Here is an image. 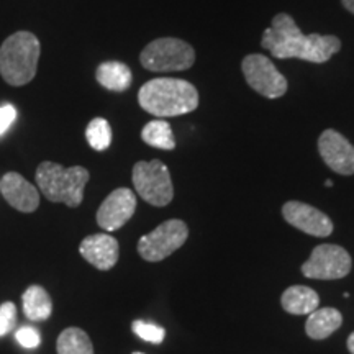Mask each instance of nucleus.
Returning <instances> with one entry per match:
<instances>
[{
    "instance_id": "nucleus-1",
    "label": "nucleus",
    "mask_w": 354,
    "mask_h": 354,
    "mask_svg": "<svg viewBox=\"0 0 354 354\" xmlns=\"http://www.w3.org/2000/svg\"><path fill=\"white\" fill-rule=\"evenodd\" d=\"M261 46L277 59H302L322 64L342 50V41L333 35H304L287 13H277L269 28L264 30Z\"/></svg>"
},
{
    "instance_id": "nucleus-2",
    "label": "nucleus",
    "mask_w": 354,
    "mask_h": 354,
    "mask_svg": "<svg viewBox=\"0 0 354 354\" xmlns=\"http://www.w3.org/2000/svg\"><path fill=\"white\" fill-rule=\"evenodd\" d=\"M138 102L145 112L154 117H179L198 107V92L184 79L158 77L140 88Z\"/></svg>"
},
{
    "instance_id": "nucleus-3",
    "label": "nucleus",
    "mask_w": 354,
    "mask_h": 354,
    "mask_svg": "<svg viewBox=\"0 0 354 354\" xmlns=\"http://www.w3.org/2000/svg\"><path fill=\"white\" fill-rule=\"evenodd\" d=\"M41 44L30 32H17L0 46V76L13 87L26 86L37 76Z\"/></svg>"
},
{
    "instance_id": "nucleus-4",
    "label": "nucleus",
    "mask_w": 354,
    "mask_h": 354,
    "mask_svg": "<svg viewBox=\"0 0 354 354\" xmlns=\"http://www.w3.org/2000/svg\"><path fill=\"white\" fill-rule=\"evenodd\" d=\"M37 184L50 202L66 203L76 209L84 201V189L88 183V171L82 166L64 167L57 162L44 161L37 169Z\"/></svg>"
},
{
    "instance_id": "nucleus-5",
    "label": "nucleus",
    "mask_w": 354,
    "mask_h": 354,
    "mask_svg": "<svg viewBox=\"0 0 354 354\" xmlns=\"http://www.w3.org/2000/svg\"><path fill=\"white\" fill-rule=\"evenodd\" d=\"M140 61L145 69L153 73H177L192 68L196 63V51L184 39L158 38L141 51Z\"/></svg>"
},
{
    "instance_id": "nucleus-6",
    "label": "nucleus",
    "mask_w": 354,
    "mask_h": 354,
    "mask_svg": "<svg viewBox=\"0 0 354 354\" xmlns=\"http://www.w3.org/2000/svg\"><path fill=\"white\" fill-rule=\"evenodd\" d=\"M131 177L138 196L154 207H166L174 197L169 169L159 159L138 161L133 166Z\"/></svg>"
},
{
    "instance_id": "nucleus-7",
    "label": "nucleus",
    "mask_w": 354,
    "mask_h": 354,
    "mask_svg": "<svg viewBox=\"0 0 354 354\" xmlns=\"http://www.w3.org/2000/svg\"><path fill=\"white\" fill-rule=\"evenodd\" d=\"M189 228L183 220H167L145 234L138 241V253L145 261L158 263L166 259L187 241Z\"/></svg>"
},
{
    "instance_id": "nucleus-8",
    "label": "nucleus",
    "mask_w": 354,
    "mask_h": 354,
    "mask_svg": "<svg viewBox=\"0 0 354 354\" xmlns=\"http://www.w3.org/2000/svg\"><path fill=\"white\" fill-rule=\"evenodd\" d=\"M243 74L253 91L258 92L266 99H279L286 95L287 79L279 73L272 61L264 55H250L241 63Z\"/></svg>"
},
{
    "instance_id": "nucleus-9",
    "label": "nucleus",
    "mask_w": 354,
    "mask_h": 354,
    "mask_svg": "<svg viewBox=\"0 0 354 354\" xmlns=\"http://www.w3.org/2000/svg\"><path fill=\"white\" fill-rule=\"evenodd\" d=\"M351 256L338 245H320L313 248L310 258L302 264V274L308 279L333 281L343 279L351 271Z\"/></svg>"
},
{
    "instance_id": "nucleus-10",
    "label": "nucleus",
    "mask_w": 354,
    "mask_h": 354,
    "mask_svg": "<svg viewBox=\"0 0 354 354\" xmlns=\"http://www.w3.org/2000/svg\"><path fill=\"white\" fill-rule=\"evenodd\" d=\"M282 215L286 221L300 232L310 234V236L326 238L333 233V221L322 210L308 203L290 201L282 207Z\"/></svg>"
},
{
    "instance_id": "nucleus-11",
    "label": "nucleus",
    "mask_w": 354,
    "mask_h": 354,
    "mask_svg": "<svg viewBox=\"0 0 354 354\" xmlns=\"http://www.w3.org/2000/svg\"><path fill=\"white\" fill-rule=\"evenodd\" d=\"M318 153L336 174H354V146L336 130H325L318 138Z\"/></svg>"
},
{
    "instance_id": "nucleus-12",
    "label": "nucleus",
    "mask_w": 354,
    "mask_h": 354,
    "mask_svg": "<svg viewBox=\"0 0 354 354\" xmlns=\"http://www.w3.org/2000/svg\"><path fill=\"white\" fill-rule=\"evenodd\" d=\"M135 210L136 197L133 190L127 187L115 189L97 210V223L105 232H115L135 215Z\"/></svg>"
},
{
    "instance_id": "nucleus-13",
    "label": "nucleus",
    "mask_w": 354,
    "mask_h": 354,
    "mask_svg": "<svg viewBox=\"0 0 354 354\" xmlns=\"http://www.w3.org/2000/svg\"><path fill=\"white\" fill-rule=\"evenodd\" d=\"M0 194L8 205L21 214H33L39 207V192L19 172H7L0 179Z\"/></svg>"
},
{
    "instance_id": "nucleus-14",
    "label": "nucleus",
    "mask_w": 354,
    "mask_h": 354,
    "mask_svg": "<svg viewBox=\"0 0 354 354\" xmlns=\"http://www.w3.org/2000/svg\"><path fill=\"white\" fill-rule=\"evenodd\" d=\"M79 253L87 263L100 271H109L117 264L118 256H120V246L113 236L107 233H95L91 236L84 238Z\"/></svg>"
},
{
    "instance_id": "nucleus-15",
    "label": "nucleus",
    "mask_w": 354,
    "mask_h": 354,
    "mask_svg": "<svg viewBox=\"0 0 354 354\" xmlns=\"http://www.w3.org/2000/svg\"><path fill=\"white\" fill-rule=\"evenodd\" d=\"M343 315L339 310L333 307L317 308L312 312L305 323V331L312 339H325L335 333L342 326Z\"/></svg>"
},
{
    "instance_id": "nucleus-16",
    "label": "nucleus",
    "mask_w": 354,
    "mask_h": 354,
    "mask_svg": "<svg viewBox=\"0 0 354 354\" xmlns=\"http://www.w3.org/2000/svg\"><path fill=\"white\" fill-rule=\"evenodd\" d=\"M282 308L290 315H310L320 305V297L307 286H292L281 297Z\"/></svg>"
},
{
    "instance_id": "nucleus-17",
    "label": "nucleus",
    "mask_w": 354,
    "mask_h": 354,
    "mask_svg": "<svg viewBox=\"0 0 354 354\" xmlns=\"http://www.w3.org/2000/svg\"><path fill=\"white\" fill-rule=\"evenodd\" d=\"M95 79L102 87L113 92H125L131 86V69L120 61H105L95 71Z\"/></svg>"
},
{
    "instance_id": "nucleus-18",
    "label": "nucleus",
    "mask_w": 354,
    "mask_h": 354,
    "mask_svg": "<svg viewBox=\"0 0 354 354\" xmlns=\"http://www.w3.org/2000/svg\"><path fill=\"white\" fill-rule=\"evenodd\" d=\"M24 312L32 322L48 320L53 313V300L41 286H30L21 295Z\"/></svg>"
},
{
    "instance_id": "nucleus-19",
    "label": "nucleus",
    "mask_w": 354,
    "mask_h": 354,
    "mask_svg": "<svg viewBox=\"0 0 354 354\" xmlns=\"http://www.w3.org/2000/svg\"><path fill=\"white\" fill-rule=\"evenodd\" d=\"M141 138H143L146 145L158 149L171 151V149L176 148V138L174 133H172V128L169 123L162 120V118L146 123L143 130H141Z\"/></svg>"
},
{
    "instance_id": "nucleus-20",
    "label": "nucleus",
    "mask_w": 354,
    "mask_h": 354,
    "mask_svg": "<svg viewBox=\"0 0 354 354\" xmlns=\"http://www.w3.org/2000/svg\"><path fill=\"white\" fill-rule=\"evenodd\" d=\"M57 354H94L91 338L86 331L76 326L66 328L56 343Z\"/></svg>"
},
{
    "instance_id": "nucleus-21",
    "label": "nucleus",
    "mask_w": 354,
    "mask_h": 354,
    "mask_svg": "<svg viewBox=\"0 0 354 354\" xmlns=\"http://www.w3.org/2000/svg\"><path fill=\"white\" fill-rule=\"evenodd\" d=\"M87 143L95 151H105L112 143V128L105 118H94L86 128Z\"/></svg>"
},
{
    "instance_id": "nucleus-22",
    "label": "nucleus",
    "mask_w": 354,
    "mask_h": 354,
    "mask_svg": "<svg viewBox=\"0 0 354 354\" xmlns=\"http://www.w3.org/2000/svg\"><path fill=\"white\" fill-rule=\"evenodd\" d=\"M131 328L135 331L136 336H140L141 339H145V342L153 343V344L162 343V339H165L166 336V331L162 326H158L154 325V323L143 322V320L133 322Z\"/></svg>"
},
{
    "instance_id": "nucleus-23",
    "label": "nucleus",
    "mask_w": 354,
    "mask_h": 354,
    "mask_svg": "<svg viewBox=\"0 0 354 354\" xmlns=\"http://www.w3.org/2000/svg\"><path fill=\"white\" fill-rule=\"evenodd\" d=\"M17 325V307L13 302L0 305V336L7 335Z\"/></svg>"
},
{
    "instance_id": "nucleus-24",
    "label": "nucleus",
    "mask_w": 354,
    "mask_h": 354,
    "mask_svg": "<svg viewBox=\"0 0 354 354\" xmlns=\"http://www.w3.org/2000/svg\"><path fill=\"white\" fill-rule=\"evenodd\" d=\"M17 342H19L24 348H37L41 343V336L33 326H21V328L15 333Z\"/></svg>"
},
{
    "instance_id": "nucleus-25",
    "label": "nucleus",
    "mask_w": 354,
    "mask_h": 354,
    "mask_svg": "<svg viewBox=\"0 0 354 354\" xmlns=\"http://www.w3.org/2000/svg\"><path fill=\"white\" fill-rule=\"evenodd\" d=\"M17 118V109L13 105H3L0 107V136L13 125Z\"/></svg>"
},
{
    "instance_id": "nucleus-26",
    "label": "nucleus",
    "mask_w": 354,
    "mask_h": 354,
    "mask_svg": "<svg viewBox=\"0 0 354 354\" xmlns=\"http://www.w3.org/2000/svg\"><path fill=\"white\" fill-rule=\"evenodd\" d=\"M342 2H343V6H344V8H346L348 12L354 13V0H342Z\"/></svg>"
},
{
    "instance_id": "nucleus-27",
    "label": "nucleus",
    "mask_w": 354,
    "mask_h": 354,
    "mask_svg": "<svg viewBox=\"0 0 354 354\" xmlns=\"http://www.w3.org/2000/svg\"><path fill=\"white\" fill-rule=\"evenodd\" d=\"M348 349H349V353L354 354V331L349 335V338H348Z\"/></svg>"
},
{
    "instance_id": "nucleus-28",
    "label": "nucleus",
    "mask_w": 354,
    "mask_h": 354,
    "mask_svg": "<svg viewBox=\"0 0 354 354\" xmlns=\"http://www.w3.org/2000/svg\"><path fill=\"white\" fill-rule=\"evenodd\" d=\"M325 185H326V187H331V185H333V183H331V180L328 179V180H326V183H325Z\"/></svg>"
},
{
    "instance_id": "nucleus-29",
    "label": "nucleus",
    "mask_w": 354,
    "mask_h": 354,
    "mask_svg": "<svg viewBox=\"0 0 354 354\" xmlns=\"http://www.w3.org/2000/svg\"><path fill=\"white\" fill-rule=\"evenodd\" d=\"M133 354H143V353H133Z\"/></svg>"
}]
</instances>
